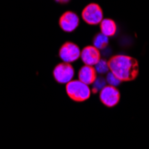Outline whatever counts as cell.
<instances>
[{"mask_svg": "<svg viewBox=\"0 0 149 149\" xmlns=\"http://www.w3.org/2000/svg\"><path fill=\"white\" fill-rule=\"evenodd\" d=\"M109 71L120 81H132L139 73V65L137 59L125 55H116L108 60Z\"/></svg>", "mask_w": 149, "mask_h": 149, "instance_id": "1", "label": "cell"}, {"mask_svg": "<svg viewBox=\"0 0 149 149\" xmlns=\"http://www.w3.org/2000/svg\"><path fill=\"white\" fill-rule=\"evenodd\" d=\"M65 89L68 97L77 103L85 102L90 97L91 90L88 85H86L79 79L71 80L66 84Z\"/></svg>", "mask_w": 149, "mask_h": 149, "instance_id": "2", "label": "cell"}, {"mask_svg": "<svg viewBox=\"0 0 149 149\" xmlns=\"http://www.w3.org/2000/svg\"><path fill=\"white\" fill-rule=\"evenodd\" d=\"M100 102L108 108L116 106L120 100V93L116 87L105 85L99 91Z\"/></svg>", "mask_w": 149, "mask_h": 149, "instance_id": "3", "label": "cell"}, {"mask_svg": "<svg viewBox=\"0 0 149 149\" xmlns=\"http://www.w3.org/2000/svg\"><path fill=\"white\" fill-rule=\"evenodd\" d=\"M81 17L86 23L89 25H97L104 19L103 10L99 5L90 3L83 9Z\"/></svg>", "mask_w": 149, "mask_h": 149, "instance_id": "4", "label": "cell"}, {"mask_svg": "<svg viewBox=\"0 0 149 149\" xmlns=\"http://www.w3.org/2000/svg\"><path fill=\"white\" fill-rule=\"evenodd\" d=\"M53 76L58 83L67 84L71 80H72L74 76V69L71 63L63 62L55 67Z\"/></svg>", "mask_w": 149, "mask_h": 149, "instance_id": "5", "label": "cell"}, {"mask_svg": "<svg viewBox=\"0 0 149 149\" xmlns=\"http://www.w3.org/2000/svg\"><path fill=\"white\" fill-rule=\"evenodd\" d=\"M59 56L64 63H73L80 57L79 47L72 42H66L59 50Z\"/></svg>", "mask_w": 149, "mask_h": 149, "instance_id": "6", "label": "cell"}, {"mask_svg": "<svg viewBox=\"0 0 149 149\" xmlns=\"http://www.w3.org/2000/svg\"><path fill=\"white\" fill-rule=\"evenodd\" d=\"M79 24V16L72 11H67L63 13L59 20V26L65 32H72Z\"/></svg>", "mask_w": 149, "mask_h": 149, "instance_id": "7", "label": "cell"}, {"mask_svg": "<svg viewBox=\"0 0 149 149\" xmlns=\"http://www.w3.org/2000/svg\"><path fill=\"white\" fill-rule=\"evenodd\" d=\"M80 58L85 65L95 66L101 59L100 51L94 46H87L80 52Z\"/></svg>", "mask_w": 149, "mask_h": 149, "instance_id": "8", "label": "cell"}, {"mask_svg": "<svg viewBox=\"0 0 149 149\" xmlns=\"http://www.w3.org/2000/svg\"><path fill=\"white\" fill-rule=\"evenodd\" d=\"M79 80L85 83L86 85H90L95 82V80L97 78V72L94 66L84 65L79 71Z\"/></svg>", "mask_w": 149, "mask_h": 149, "instance_id": "9", "label": "cell"}, {"mask_svg": "<svg viewBox=\"0 0 149 149\" xmlns=\"http://www.w3.org/2000/svg\"><path fill=\"white\" fill-rule=\"evenodd\" d=\"M100 24V30L101 33L104 35L109 37H113L115 35L116 31H117V25L115 22L112 19H103L102 22L99 23Z\"/></svg>", "mask_w": 149, "mask_h": 149, "instance_id": "10", "label": "cell"}, {"mask_svg": "<svg viewBox=\"0 0 149 149\" xmlns=\"http://www.w3.org/2000/svg\"><path fill=\"white\" fill-rule=\"evenodd\" d=\"M108 44H109V38L101 32L97 34L93 38V46L98 50L104 49L108 46Z\"/></svg>", "mask_w": 149, "mask_h": 149, "instance_id": "11", "label": "cell"}, {"mask_svg": "<svg viewBox=\"0 0 149 149\" xmlns=\"http://www.w3.org/2000/svg\"><path fill=\"white\" fill-rule=\"evenodd\" d=\"M96 69L97 72L100 73V74H104L107 72H109V66H108V61L106 60H102L100 59L97 63L95 65L94 67Z\"/></svg>", "mask_w": 149, "mask_h": 149, "instance_id": "12", "label": "cell"}, {"mask_svg": "<svg viewBox=\"0 0 149 149\" xmlns=\"http://www.w3.org/2000/svg\"><path fill=\"white\" fill-rule=\"evenodd\" d=\"M93 85H94L93 86V91H94V93H97L98 90L100 91L106 85V81L103 77L97 78L96 80H95V82L93 83Z\"/></svg>", "mask_w": 149, "mask_h": 149, "instance_id": "13", "label": "cell"}, {"mask_svg": "<svg viewBox=\"0 0 149 149\" xmlns=\"http://www.w3.org/2000/svg\"><path fill=\"white\" fill-rule=\"evenodd\" d=\"M105 81H106V83H108V85L113 86V87H117L120 83V81L111 72L107 73L106 78H105Z\"/></svg>", "mask_w": 149, "mask_h": 149, "instance_id": "14", "label": "cell"}, {"mask_svg": "<svg viewBox=\"0 0 149 149\" xmlns=\"http://www.w3.org/2000/svg\"><path fill=\"white\" fill-rule=\"evenodd\" d=\"M55 1L59 3V4H67L70 0H55Z\"/></svg>", "mask_w": 149, "mask_h": 149, "instance_id": "15", "label": "cell"}]
</instances>
